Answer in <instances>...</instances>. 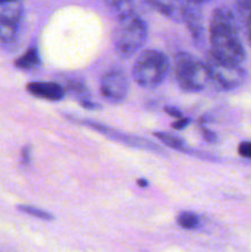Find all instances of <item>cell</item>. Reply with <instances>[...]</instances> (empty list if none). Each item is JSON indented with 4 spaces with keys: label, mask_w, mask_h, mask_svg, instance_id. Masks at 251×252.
I'll return each mask as SVG.
<instances>
[{
    "label": "cell",
    "mask_w": 251,
    "mask_h": 252,
    "mask_svg": "<svg viewBox=\"0 0 251 252\" xmlns=\"http://www.w3.org/2000/svg\"><path fill=\"white\" fill-rule=\"evenodd\" d=\"M148 27L142 17L132 11H127L118 19L113 32L116 51L122 57H130L144 44Z\"/></svg>",
    "instance_id": "cell-2"
},
{
    "label": "cell",
    "mask_w": 251,
    "mask_h": 252,
    "mask_svg": "<svg viewBox=\"0 0 251 252\" xmlns=\"http://www.w3.org/2000/svg\"><path fill=\"white\" fill-rule=\"evenodd\" d=\"M246 27H248V36H249V41L251 43V17H246Z\"/></svg>",
    "instance_id": "cell-22"
},
{
    "label": "cell",
    "mask_w": 251,
    "mask_h": 252,
    "mask_svg": "<svg viewBox=\"0 0 251 252\" xmlns=\"http://www.w3.org/2000/svg\"><path fill=\"white\" fill-rule=\"evenodd\" d=\"M2 6L4 7L0 12V41L4 43H12L19 34L22 7L20 0Z\"/></svg>",
    "instance_id": "cell-8"
},
{
    "label": "cell",
    "mask_w": 251,
    "mask_h": 252,
    "mask_svg": "<svg viewBox=\"0 0 251 252\" xmlns=\"http://www.w3.org/2000/svg\"><path fill=\"white\" fill-rule=\"evenodd\" d=\"M175 76L180 88L187 93L202 91L211 80L206 64L185 52L175 56Z\"/></svg>",
    "instance_id": "cell-3"
},
{
    "label": "cell",
    "mask_w": 251,
    "mask_h": 252,
    "mask_svg": "<svg viewBox=\"0 0 251 252\" xmlns=\"http://www.w3.org/2000/svg\"><path fill=\"white\" fill-rule=\"evenodd\" d=\"M186 1H193V2H198V4H202V2L208 1V0H186Z\"/></svg>",
    "instance_id": "cell-25"
},
{
    "label": "cell",
    "mask_w": 251,
    "mask_h": 252,
    "mask_svg": "<svg viewBox=\"0 0 251 252\" xmlns=\"http://www.w3.org/2000/svg\"><path fill=\"white\" fill-rule=\"evenodd\" d=\"M202 134H203L204 139L207 142H214L216 140V134L213 132H211V130L207 129V128H202Z\"/></svg>",
    "instance_id": "cell-20"
},
{
    "label": "cell",
    "mask_w": 251,
    "mask_h": 252,
    "mask_svg": "<svg viewBox=\"0 0 251 252\" xmlns=\"http://www.w3.org/2000/svg\"><path fill=\"white\" fill-rule=\"evenodd\" d=\"M20 212L25 214H29V216L34 217V218H38L42 219V220H53L54 217L53 214L49 213V212L43 211V209H39L36 208V207H32V206H27V204H24V206H19L17 207Z\"/></svg>",
    "instance_id": "cell-14"
},
{
    "label": "cell",
    "mask_w": 251,
    "mask_h": 252,
    "mask_svg": "<svg viewBox=\"0 0 251 252\" xmlns=\"http://www.w3.org/2000/svg\"><path fill=\"white\" fill-rule=\"evenodd\" d=\"M137 182H138V185H139L140 187H147L148 186V181H147V180L139 179Z\"/></svg>",
    "instance_id": "cell-23"
},
{
    "label": "cell",
    "mask_w": 251,
    "mask_h": 252,
    "mask_svg": "<svg viewBox=\"0 0 251 252\" xmlns=\"http://www.w3.org/2000/svg\"><path fill=\"white\" fill-rule=\"evenodd\" d=\"M101 95L111 103H120L128 94V80L120 69L107 71L101 79Z\"/></svg>",
    "instance_id": "cell-7"
},
{
    "label": "cell",
    "mask_w": 251,
    "mask_h": 252,
    "mask_svg": "<svg viewBox=\"0 0 251 252\" xmlns=\"http://www.w3.org/2000/svg\"><path fill=\"white\" fill-rule=\"evenodd\" d=\"M14 1H19V0H0V5H5V4H9V2H14Z\"/></svg>",
    "instance_id": "cell-24"
},
{
    "label": "cell",
    "mask_w": 251,
    "mask_h": 252,
    "mask_svg": "<svg viewBox=\"0 0 251 252\" xmlns=\"http://www.w3.org/2000/svg\"><path fill=\"white\" fill-rule=\"evenodd\" d=\"M39 63H41V59H39L38 51L36 48H30L15 62V65L22 70H32V69H36Z\"/></svg>",
    "instance_id": "cell-11"
},
{
    "label": "cell",
    "mask_w": 251,
    "mask_h": 252,
    "mask_svg": "<svg viewBox=\"0 0 251 252\" xmlns=\"http://www.w3.org/2000/svg\"><path fill=\"white\" fill-rule=\"evenodd\" d=\"M79 123L81 125L86 126V127L91 128V129L96 130V132L101 133L105 137L110 138V139L116 140L118 143H123L126 145H129V147L137 148V149H142V150H147V152H153V153H159V154H164V149L160 148L159 145L153 143L152 140L145 139V138L142 137H137V135H132V134H127V133L120 132L117 129H113V128L107 127L105 125H101V123L95 122V121H90V120H83V121H78Z\"/></svg>",
    "instance_id": "cell-6"
},
{
    "label": "cell",
    "mask_w": 251,
    "mask_h": 252,
    "mask_svg": "<svg viewBox=\"0 0 251 252\" xmlns=\"http://www.w3.org/2000/svg\"><path fill=\"white\" fill-rule=\"evenodd\" d=\"M198 2L186 1L182 12V20L187 24L189 31L192 32L194 38H199L202 34V14Z\"/></svg>",
    "instance_id": "cell-10"
},
{
    "label": "cell",
    "mask_w": 251,
    "mask_h": 252,
    "mask_svg": "<svg viewBox=\"0 0 251 252\" xmlns=\"http://www.w3.org/2000/svg\"><path fill=\"white\" fill-rule=\"evenodd\" d=\"M177 224H179L181 228L187 229V230H192V229L198 228L199 218L194 213L182 212V213H180V216L177 217Z\"/></svg>",
    "instance_id": "cell-13"
},
{
    "label": "cell",
    "mask_w": 251,
    "mask_h": 252,
    "mask_svg": "<svg viewBox=\"0 0 251 252\" xmlns=\"http://www.w3.org/2000/svg\"><path fill=\"white\" fill-rule=\"evenodd\" d=\"M169 70V61L164 53L155 49L145 51L133 66V78L142 88H157L164 81Z\"/></svg>",
    "instance_id": "cell-4"
},
{
    "label": "cell",
    "mask_w": 251,
    "mask_h": 252,
    "mask_svg": "<svg viewBox=\"0 0 251 252\" xmlns=\"http://www.w3.org/2000/svg\"><path fill=\"white\" fill-rule=\"evenodd\" d=\"M238 153L243 158H248L251 159V142H243L239 144Z\"/></svg>",
    "instance_id": "cell-15"
},
{
    "label": "cell",
    "mask_w": 251,
    "mask_h": 252,
    "mask_svg": "<svg viewBox=\"0 0 251 252\" xmlns=\"http://www.w3.org/2000/svg\"><path fill=\"white\" fill-rule=\"evenodd\" d=\"M26 90L34 97L48 101H59L65 96V90L56 83H46V81L30 83L27 84Z\"/></svg>",
    "instance_id": "cell-9"
},
{
    "label": "cell",
    "mask_w": 251,
    "mask_h": 252,
    "mask_svg": "<svg viewBox=\"0 0 251 252\" xmlns=\"http://www.w3.org/2000/svg\"><path fill=\"white\" fill-rule=\"evenodd\" d=\"M206 66L208 69L209 78L218 86L223 89H234L244 83L246 73L238 64L221 61L214 54L209 53Z\"/></svg>",
    "instance_id": "cell-5"
},
{
    "label": "cell",
    "mask_w": 251,
    "mask_h": 252,
    "mask_svg": "<svg viewBox=\"0 0 251 252\" xmlns=\"http://www.w3.org/2000/svg\"><path fill=\"white\" fill-rule=\"evenodd\" d=\"M209 39L211 53L219 59L238 65L245 62L246 52L239 38L235 17L226 7H218L212 15Z\"/></svg>",
    "instance_id": "cell-1"
},
{
    "label": "cell",
    "mask_w": 251,
    "mask_h": 252,
    "mask_svg": "<svg viewBox=\"0 0 251 252\" xmlns=\"http://www.w3.org/2000/svg\"><path fill=\"white\" fill-rule=\"evenodd\" d=\"M30 161H31V148L27 145V147L24 148L22 150V162L25 165H29Z\"/></svg>",
    "instance_id": "cell-19"
},
{
    "label": "cell",
    "mask_w": 251,
    "mask_h": 252,
    "mask_svg": "<svg viewBox=\"0 0 251 252\" xmlns=\"http://www.w3.org/2000/svg\"><path fill=\"white\" fill-rule=\"evenodd\" d=\"M102 1L111 7H118L122 5L123 0H102Z\"/></svg>",
    "instance_id": "cell-21"
},
{
    "label": "cell",
    "mask_w": 251,
    "mask_h": 252,
    "mask_svg": "<svg viewBox=\"0 0 251 252\" xmlns=\"http://www.w3.org/2000/svg\"><path fill=\"white\" fill-rule=\"evenodd\" d=\"M241 11L244 12V16L251 17V0H241Z\"/></svg>",
    "instance_id": "cell-17"
},
{
    "label": "cell",
    "mask_w": 251,
    "mask_h": 252,
    "mask_svg": "<svg viewBox=\"0 0 251 252\" xmlns=\"http://www.w3.org/2000/svg\"><path fill=\"white\" fill-rule=\"evenodd\" d=\"M164 110H165V112H166L169 116H171V117H176V118L182 117V113L180 112V111L177 110L175 106H166Z\"/></svg>",
    "instance_id": "cell-18"
},
{
    "label": "cell",
    "mask_w": 251,
    "mask_h": 252,
    "mask_svg": "<svg viewBox=\"0 0 251 252\" xmlns=\"http://www.w3.org/2000/svg\"><path fill=\"white\" fill-rule=\"evenodd\" d=\"M189 123V118H185L184 116L180 118H177L176 122H174V125H172V127L175 128V129H184V128L187 127V125Z\"/></svg>",
    "instance_id": "cell-16"
},
{
    "label": "cell",
    "mask_w": 251,
    "mask_h": 252,
    "mask_svg": "<svg viewBox=\"0 0 251 252\" xmlns=\"http://www.w3.org/2000/svg\"><path fill=\"white\" fill-rule=\"evenodd\" d=\"M155 137L160 140L164 145L171 148V149L177 150V152H186V147H185V143L182 142V139H180L176 135H172L170 133L165 132H157L154 133Z\"/></svg>",
    "instance_id": "cell-12"
}]
</instances>
